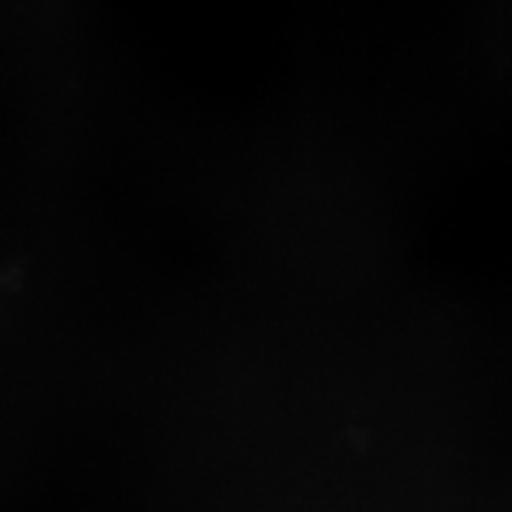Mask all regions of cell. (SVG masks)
Here are the masks:
<instances>
[]
</instances>
